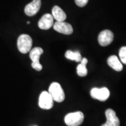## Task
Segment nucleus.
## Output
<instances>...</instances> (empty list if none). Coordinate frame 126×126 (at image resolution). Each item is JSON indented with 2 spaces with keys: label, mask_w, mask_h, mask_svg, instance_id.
<instances>
[{
  "label": "nucleus",
  "mask_w": 126,
  "mask_h": 126,
  "mask_svg": "<svg viewBox=\"0 0 126 126\" xmlns=\"http://www.w3.org/2000/svg\"><path fill=\"white\" fill-rule=\"evenodd\" d=\"M54 25V18L53 15L50 14H46L44 15L38 22V26L41 29L48 30Z\"/></svg>",
  "instance_id": "9"
},
{
  "label": "nucleus",
  "mask_w": 126,
  "mask_h": 126,
  "mask_svg": "<svg viewBox=\"0 0 126 126\" xmlns=\"http://www.w3.org/2000/svg\"><path fill=\"white\" fill-rule=\"evenodd\" d=\"M33 41L31 37L26 34H22L19 36L17 40L18 50L22 54H26L31 51Z\"/></svg>",
  "instance_id": "1"
},
{
  "label": "nucleus",
  "mask_w": 126,
  "mask_h": 126,
  "mask_svg": "<svg viewBox=\"0 0 126 126\" xmlns=\"http://www.w3.org/2000/svg\"><path fill=\"white\" fill-rule=\"evenodd\" d=\"M53 28L57 32L64 34H71L73 33V28L70 23L64 21H57L53 25Z\"/></svg>",
  "instance_id": "8"
},
{
  "label": "nucleus",
  "mask_w": 126,
  "mask_h": 126,
  "mask_svg": "<svg viewBox=\"0 0 126 126\" xmlns=\"http://www.w3.org/2000/svg\"><path fill=\"white\" fill-rule=\"evenodd\" d=\"M29 52L30 59L32 61V67L37 71H40L43 68V66L40 63V57L43 53V50L41 47H36L31 49Z\"/></svg>",
  "instance_id": "3"
},
{
  "label": "nucleus",
  "mask_w": 126,
  "mask_h": 126,
  "mask_svg": "<svg viewBox=\"0 0 126 126\" xmlns=\"http://www.w3.org/2000/svg\"><path fill=\"white\" fill-rule=\"evenodd\" d=\"M91 96L92 98L104 102L106 101L109 97L110 91L106 87L101 88H94L91 91Z\"/></svg>",
  "instance_id": "6"
},
{
  "label": "nucleus",
  "mask_w": 126,
  "mask_h": 126,
  "mask_svg": "<svg viewBox=\"0 0 126 126\" xmlns=\"http://www.w3.org/2000/svg\"><path fill=\"white\" fill-rule=\"evenodd\" d=\"M30 23H31V22H30L29 21H28V22H27V23H28V24H30Z\"/></svg>",
  "instance_id": "20"
},
{
  "label": "nucleus",
  "mask_w": 126,
  "mask_h": 126,
  "mask_svg": "<svg viewBox=\"0 0 126 126\" xmlns=\"http://www.w3.org/2000/svg\"><path fill=\"white\" fill-rule=\"evenodd\" d=\"M101 126H107V125H106V123H105V124H102V125Z\"/></svg>",
  "instance_id": "19"
},
{
  "label": "nucleus",
  "mask_w": 126,
  "mask_h": 126,
  "mask_svg": "<svg viewBox=\"0 0 126 126\" xmlns=\"http://www.w3.org/2000/svg\"><path fill=\"white\" fill-rule=\"evenodd\" d=\"M119 57L120 60L124 64H126V46L122 47L119 50Z\"/></svg>",
  "instance_id": "16"
},
{
  "label": "nucleus",
  "mask_w": 126,
  "mask_h": 126,
  "mask_svg": "<svg viewBox=\"0 0 126 126\" xmlns=\"http://www.w3.org/2000/svg\"><path fill=\"white\" fill-rule=\"evenodd\" d=\"M108 64L116 71H121L123 68V65L118 57L115 55L110 56L108 59Z\"/></svg>",
  "instance_id": "12"
},
{
  "label": "nucleus",
  "mask_w": 126,
  "mask_h": 126,
  "mask_svg": "<svg viewBox=\"0 0 126 126\" xmlns=\"http://www.w3.org/2000/svg\"><path fill=\"white\" fill-rule=\"evenodd\" d=\"M106 117L107 126H120V120L116 116L114 110L111 109H108L105 112Z\"/></svg>",
  "instance_id": "11"
},
{
  "label": "nucleus",
  "mask_w": 126,
  "mask_h": 126,
  "mask_svg": "<svg viewBox=\"0 0 126 126\" xmlns=\"http://www.w3.org/2000/svg\"><path fill=\"white\" fill-rule=\"evenodd\" d=\"M52 15L54 19L58 22L64 21L67 18V15L64 11L59 6H54L52 9Z\"/></svg>",
  "instance_id": "13"
},
{
  "label": "nucleus",
  "mask_w": 126,
  "mask_h": 126,
  "mask_svg": "<svg viewBox=\"0 0 126 126\" xmlns=\"http://www.w3.org/2000/svg\"><path fill=\"white\" fill-rule=\"evenodd\" d=\"M114 39V34L109 30H104L98 36V42L102 46H107L111 43Z\"/></svg>",
  "instance_id": "7"
},
{
  "label": "nucleus",
  "mask_w": 126,
  "mask_h": 126,
  "mask_svg": "<svg viewBox=\"0 0 126 126\" xmlns=\"http://www.w3.org/2000/svg\"><path fill=\"white\" fill-rule=\"evenodd\" d=\"M48 92L54 101L60 103L65 99V94L59 83L56 82L52 83L48 88Z\"/></svg>",
  "instance_id": "2"
},
{
  "label": "nucleus",
  "mask_w": 126,
  "mask_h": 126,
  "mask_svg": "<svg viewBox=\"0 0 126 126\" xmlns=\"http://www.w3.org/2000/svg\"><path fill=\"white\" fill-rule=\"evenodd\" d=\"M54 100L48 92L43 91L41 93L39 98V106L41 109L49 110L53 107Z\"/></svg>",
  "instance_id": "5"
},
{
  "label": "nucleus",
  "mask_w": 126,
  "mask_h": 126,
  "mask_svg": "<svg viewBox=\"0 0 126 126\" xmlns=\"http://www.w3.org/2000/svg\"><path fill=\"white\" fill-rule=\"evenodd\" d=\"M42 1L41 0H33L25 8V12L28 16H32L35 15L40 10Z\"/></svg>",
  "instance_id": "10"
},
{
  "label": "nucleus",
  "mask_w": 126,
  "mask_h": 126,
  "mask_svg": "<svg viewBox=\"0 0 126 126\" xmlns=\"http://www.w3.org/2000/svg\"><path fill=\"white\" fill-rule=\"evenodd\" d=\"M81 64H85V65H86L88 63V60L87 59H86V58H83V59H81Z\"/></svg>",
  "instance_id": "18"
},
{
  "label": "nucleus",
  "mask_w": 126,
  "mask_h": 126,
  "mask_svg": "<svg viewBox=\"0 0 126 126\" xmlns=\"http://www.w3.org/2000/svg\"><path fill=\"white\" fill-rule=\"evenodd\" d=\"M88 1L89 0H75V2L78 7H83L88 4Z\"/></svg>",
  "instance_id": "17"
},
{
  "label": "nucleus",
  "mask_w": 126,
  "mask_h": 126,
  "mask_svg": "<svg viewBox=\"0 0 126 126\" xmlns=\"http://www.w3.org/2000/svg\"><path fill=\"white\" fill-rule=\"evenodd\" d=\"M86 65L80 63L77 66V72L79 77H85L88 74V70L86 68Z\"/></svg>",
  "instance_id": "15"
},
{
  "label": "nucleus",
  "mask_w": 126,
  "mask_h": 126,
  "mask_svg": "<svg viewBox=\"0 0 126 126\" xmlns=\"http://www.w3.org/2000/svg\"><path fill=\"white\" fill-rule=\"evenodd\" d=\"M65 56L67 59L72 61H75L76 62H80L82 59L81 53L78 51H72L71 50H68L66 51Z\"/></svg>",
  "instance_id": "14"
},
{
  "label": "nucleus",
  "mask_w": 126,
  "mask_h": 126,
  "mask_svg": "<svg viewBox=\"0 0 126 126\" xmlns=\"http://www.w3.org/2000/svg\"><path fill=\"white\" fill-rule=\"evenodd\" d=\"M84 120V115L81 111L70 113L66 115L64 122L68 126H79Z\"/></svg>",
  "instance_id": "4"
}]
</instances>
